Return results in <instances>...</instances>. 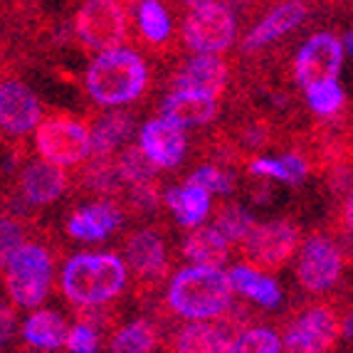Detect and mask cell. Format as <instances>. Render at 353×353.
I'll return each instance as SVG.
<instances>
[{
  "label": "cell",
  "mask_w": 353,
  "mask_h": 353,
  "mask_svg": "<svg viewBox=\"0 0 353 353\" xmlns=\"http://www.w3.org/2000/svg\"><path fill=\"white\" fill-rule=\"evenodd\" d=\"M129 270L114 252H77L59 272V289L77 309H92L124 294Z\"/></svg>",
  "instance_id": "cell-1"
},
{
  "label": "cell",
  "mask_w": 353,
  "mask_h": 353,
  "mask_svg": "<svg viewBox=\"0 0 353 353\" xmlns=\"http://www.w3.org/2000/svg\"><path fill=\"white\" fill-rule=\"evenodd\" d=\"M232 287L223 267L190 265L173 274L165 301L171 312L188 321H212L232 309Z\"/></svg>",
  "instance_id": "cell-2"
},
{
  "label": "cell",
  "mask_w": 353,
  "mask_h": 353,
  "mask_svg": "<svg viewBox=\"0 0 353 353\" xmlns=\"http://www.w3.org/2000/svg\"><path fill=\"white\" fill-rule=\"evenodd\" d=\"M87 92L99 106H124L148 87V65L129 48L104 50L87 70Z\"/></svg>",
  "instance_id": "cell-3"
},
{
  "label": "cell",
  "mask_w": 353,
  "mask_h": 353,
  "mask_svg": "<svg viewBox=\"0 0 353 353\" xmlns=\"http://www.w3.org/2000/svg\"><path fill=\"white\" fill-rule=\"evenodd\" d=\"M54 279V257L40 242H25L3 265V282L20 309H37L48 299Z\"/></svg>",
  "instance_id": "cell-4"
},
{
  "label": "cell",
  "mask_w": 353,
  "mask_h": 353,
  "mask_svg": "<svg viewBox=\"0 0 353 353\" xmlns=\"http://www.w3.org/2000/svg\"><path fill=\"white\" fill-rule=\"evenodd\" d=\"M32 131H35L37 156L48 163H54L59 168H74L92 156L87 121L72 117V114H48L37 121Z\"/></svg>",
  "instance_id": "cell-5"
},
{
  "label": "cell",
  "mask_w": 353,
  "mask_h": 353,
  "mask_svg": "<svg viewBox=\"0 0 353 353\" xmlns=\"http://www.w3.org/2000/svg\"><path fill=\"white\" fill-rule=\"evenodd\" d=\"M279 339L287 353H331L341 339V316L329 304L306 306L289 319Z\"/></svg>",
  "instance_id": "cell-6"
},
{
  "label": "cell",
  "mask_w": 353,
  "mask_h": 353,
  "mask_svg": "<svg viewBox=\"0 0 353 353\" xmlns=\"http://www.w3.org/2000/svg\"><path fill=\"white\" fill-rule=\"evenodd\" d=\"M74 32L94 52L121 48L129 35V10L121 0H84L74 15Z\"/></svg>",
  "instance_id": "cell-7"
},
{
  "label": "cell",
  "mask_w": 353,
  "mask_h": 353,
  "mask_svg": "<svg viewBox=\"0 0 353 353\" xmlns=\"http://www.w3.org/2000/svg\"><path fill=\"white\" fill-rule=\"evenodd\" d=\"M237 20L225 3H205L190 8L183 20V42L195 54H220L232 48Z\"/></svg>",
  "instance_id": "cell-8"
},
{
  "label": "cell",
  "mask_w": 353,
  "mask_h": 353,
  "mask_svg": "<svg viewBox=\"0 0 353 353\" xmlns=\"http://www.w3.org/2000/svg\"><path fill=\"white\" fill-rule=\"evenodd\" d=\"M301 245L299 228L289 220H272L250 230V235L240 242L245 265L262 272H277L294 257Z\"/></svg>",
  "instance_id": "cell-9"
},
{
  "label": "cell",
  "mask_w": 353,
  "mask_h": 353,
  "mask_svg": "<svg viewBox=\"0 0 353 353\" xmlns=\"http://www.w3.org/2000/svg\"><path fill=\"white\" fill-rule=\"evenodd\" d=\"M341 248L329 235L314 232L296 250V282L309 294H326L329 289L339 284L343 274Z\"/></svg>",
  "instance_id": "cell-10"
},
{
  "label": "cell",
  "mask_w": 353,
  "mask_h": 353,
  "mask_svg": "<svg viewBox=\"0 0 353 353\" xmlns=\"http://www.w3.org/2000/svg\"><path fill=\"white\" fill-rule=\"evenodd\" d=\"M341 37L334 32H316L304 42L294 59V79L301 89L336 79L343 65Z\"/></svg>",
  "instance_id": "cell-11"
},
{
  "label": "cell",
  "mask_w": 353,
  "mask_h": 353,
  "mask_svg": "<svg viewBox=\"0 0 353 353\" xmlns=\"http://www.w3.org/2000/svg\"><path fill=\"white\" fill-rule=\"evenodd\" d=\"M139 151L156 168H176L185 159L188 136H185V129L168 121L165 117L151 119L139 131Z\"/></svg>",
  "instance_id": "cell-12"
},
{
  "label": "cell",
  "mask_w": 353,
  "mask_h": 353,
  "mask_svg": "<svg viewBox=\"0 0 353 353\" xmlns=\"http://www.w3.org/2000/svg\"><path fill=\"white\" fill-rule=\"evenodd\" d=\"M42 119V104L28 84L18 79L0 82V131L8 136H25Z\"/></svg>",
  "instance_id": "cell-13"
},
{
  "label": "cell",
  "mask_w": 353,
  "mask_h": 353,
  "mask_svg": "<svg viewBox=\"0 0 353 353\" xmlns=\"http://www.w3.org/2000/svg\"><path fill=\"white\" fill-rule=\"evenodd\" d=\"M124 265L136 274L139 282H159L168 270L165 240L159 230L141 228L126 240Z\"/></svg>",
  "instance_id": "cell-14"
},
{
  "label": "cell",
  "mask_w": 353,
  "mask_h": 353,
  "mask_svg": "<svg viewBox=\"0 0 353 353\" xmlns=\"http://www.w3.org/2000/svg\"><path fill=\"white\" fill-rule=\"evenodd\" d=\"M70 176L48 161H32L23 168L18 181V195L28 208H48L65 195Z\"/></svg>",
  "instance_id": "cell-15"
},
{
  "label": "cell",
  "mask_w": 353,
  "mask_h": 353,
  "mask_svg": "<svg viewBox=\"0 0 353 353\" xmlns=\"http://www.w3.org/2000/svg\"><path fill=\"white\" fill-rule=\"evenodd\" d=\"M228 62L220 54H195L173 77V89H188L220 99L228 87Z\"/></svg>",
  "instance_id": "cell-16"
},
{
  "label": "cell",
  "mask_w": 353,
  "mask_h": 353,
  "mask_svg": "<svg viewBox=\"0 0 353 353\" xmlns=\"http://www.w3.org/2000/svg\"><path fill=\"white\" fill-rule=\"evenodd\" d=\"M306 12L309 10H306V6L301 0H287V3L277 6L250 30L245 42H242V50L245 52H257V50L267 48V45H272L279 37L289 35L292 30L304 23Z\"/></svg>",
  "instance_id": "cell-17"
},
{
  "label": "cell",
  "mask_w": 353,
  "mask_h": 353,
  "mask_svg": "<svg viewBox=\"0 0 353 353\" xmlns=\"http://www.w3.org/2000/svg\"><path fill=\"white\" fill-rule=\"evenodd\" d=\"M119 225H121L119 208L109 201H97L72 212L67 220V235L82 242H101L117 232Z\"/></svg>",
  "instance_id": "cell-18"
},
{
  "label": "cell",
  "mask_w": 353,
  "mask_h": 353,
  "mask_svg": "<svg viewBox=\"0 0 353 353\" xmlns=\"http://www.w3.org/2000/svg\"><path fill=\"white\" fill-rule=\"evenodd\" d=\"M218 114V99H210L198 92L188 89H173L161 104V117L178 124L181 129H195V126L210 124Z\"/></svg>",
  "instance_id": "cell-19"
},
{
  "label": "cell",
  "mask_w": 353,
  "mask_h": 353,
  "mask_svg": "<svg viewBox=\"0 0 353 353\" xmlns=\"http://www.w3.org/2000/svg\"><path fill=\"white\" fill-rule=\"evenodd\" d=\"M228 279L230 287H232V294L245 296V299L259 304L262 309H277L284 299L282 287L270 272H262L257 267L245 265V262L232 267L228 272Z\"/></svg>",
  "instance_id": "cell-20"
},
{
  "label": "cell",
  "mask_w": 353,
  "mask_h": 353,
  "mask_svg": "<svg viewBox=\"0 0 353 353\" xmlns=\"http://www.w3.org/2000/svg\"><path fill=\"white\" fill-rule=\"evenodd\" d=\"M232 326L190 321L173 336V353H230Z\"/></svg>",
  "instance_id": "cell-21"
},
{
  "label": "cell",
  "mask_w": 353,
  "mask_h": 353,
  "mask_svg": "<svg viewBox=\"0 0 353 353\" xmlns=\"http://www.w3.org/2000/svg\"><path fill=\"white\" fill-rule=\"evenodd\" d=\"M163 203L168 205V210L173 212V218L181 228H198L203 225V220L210 215L212 210V195L208 190H203L195 183H183V185H173L163 193Z\"/></svg>",
  "instance_id": "cell-22"
},
{
  "label": "cell",
  "mask_w": 353,
  "mask_h": 353,
  "mask_svg": "<svg viewBox=\"0 0 353 353\" xmlns=\"http://www.w3.org/2000/svg\"><path fill=\"white\" fill-rule=\"evenodd\" d=\"M67 321L59 312L52 309H37L25 319L23 329V341L35 351H57L65 346L67 339Z\"/></svg>",
  "instance_id": "cell-23"
},
{
  "label": "cell",
  "mask_w": 353,
  "mask_h": 353,
  "mask_svg": "<svg viewBox=\"0 0 353 353\" xmlns=\"http://www.w3.org/2000/svg\"><path fill=\"white\" fill-rule=\"evenodd\" d=\"M230 242L220 235L212 225H198L188 232L183 240L181 252L193 265H208V267H225L230 259Z\"/></svg>",
  "instance_id": "cell-24"
},
{
  "label": "cell",
  "mask_w": 353,
  "mask_h": 353,
  "mask_svg": "<svg viewBox=\"0 0 353 353\" xmlns=\"http://www.w3.org/2000/svg\"><path fill=\"white\" fill-rule=\"evenodd\" d=\"M134 131V117L126 112H106L97 119V124L89 129L92 139V156L94 159H106L114 156L119 148L129 141Z\"/></svg>",
  "instance_id": "cell-25"
},
{
  "label": "cell",
  "mask_w": 353,
  "mask_h": 353,
  "mask_svg": "<svg viewBox=\"0 0 353 353\" xmlns=\"http://www.w3.org/2000/svg\"><path fill=\"white\" fill-rule=\"evenodd\" d=\"M250 173L257 178H272V181H282L289 185H299L309 173V163L299 153H287V156H277V159L257 156L250 161Z\"/></svg>",
  "instance_id": "cell-26"
},
{
  "label": "cell",
  "mask_w": 353,
  "mask_h": 353,
  "mask_svg": "<svg viewBox=\"0 0 353 353\" xmlns=\"http://www.w3.org/2000/svg\"><path fill=\"white\" fill-rule=\"evenodd\" d=\"M136 28L141 32V37L148 45H165L171 40L173 25H171V15L165 10V6L161 0H139L136 6Z\"/></svg>",
  "instance_id": "cell-27"
},
{
  "label": "cell",
  "mask_w": 353,
  "mask_h": 353,
  "mask_svg": "<svg viewBox=\"0 0 353 353\" xmlns=\"http://www.w3.org/2000/svg\"><path fill=\"white\" fill-rule=\"evenodd\" d=\"M159 346V329L148 319H136L114 334L109 353H153Z\"/></svg>",
  "instance_id": "cell-28"
},
{
  "label": "cell",
  "mask_w": 353,
  "mask_h": 353,
  "mask_svg": "<svg viewBox=\"0 0 353 353\" xmlns=\"http://www.w3.org/2000/svg\"><path fill=\"white\" fill-rule=\"evenodd\" d=\"M114 163H117V171H119L121 183L129 185V188H136V185H151V183H156V171H159V168H156V165H153L151 161L139 151V146L124 148V151L114 159Z\"/></svg>",
  "instance_id": "cell-29"
},
{
  "label": "cell",
  "mask_w": 353,
  "mask_h": 353,
  "mask_svg": "<svg viewBox=\"0 0 353 353\" xmlns=\"http://www.w3.org/2000/svg\"><path fill=\"white\" fill-rule=\"evenodd\" d=\"M212 228L218 230L220 235L230 242V248H232V245H240V242L250 235V230L254 228V218L242 205L228 203V205L218 208Z\"/></svg>",
  "instance_id": "cell-30"
},
{
  "label": "cell",
  "mask_w": 353,
  "mask_h": 353,
  "mask_svg": "<svg viewBox=\"0 0 353 353\" xmlns=\"http://www.w3.org/2000/svg\"><path fill=\"white\" fill-rule=\"evenodd\" d=\"M230 353H282V339L270 326H250L232 336Z\"/></svg>",
  "instance_id": "cell-31"
},
{
  "label": "cell",
  "mask_w": 353,
  "mask_h": 353,
  "mask_svg": "<svg viewBox=\"0 0 353 353\" xmlns=\"http://www.w3.org/2000/svg\"><path fill=\"white\" fill-rule=\"evenodd\" d=\"M306 104L312 109L316 117H334L343 109L346 104V92L336 79H329V82H319L306 87Z\"/></svg>",
  "instance_id": "cell-32"
},
{
  "label": "cell",
  "mask_w": 353,
  "mask_h": 353,
  "mask_svg": "<svg viewBox=\"0 0 353 353\" xmlns=\"http://www.w3.org/2000/svg\"><path fill=\"white\" fill-rule=\"evenodd\" d=\"M65 346L70 353H97L99 351L101 334H99V329H97L94 321L82 319V321H77L74 326H70V329H67Z\"/></svg>",
  "instance_id": "cell-33"
},
{
  "label": "cell",
  "mask_w": 353,
  "mask_h": 353,
  "mask_svg": "<svg viewBox=\"0 0 353 353\" xmlns=\"http://www.w3.org/2000/svg\"><path fill=\"white\" fill-rule=\"evenodd\" d=\"M188 183L201 185L203 190H208L210 195H230L235 188V181L228 171L218 168V165H201L190 173Z\"/></svg>",
  "instance_id": "cell-34"
},
{
  "label": "cell",
  "mask_w": 353,
  "mask_h": 353,
  "mask_svg": "<svg viewBox=\"0 0 353 353\" xmlns=\"http://www.w3.org/2000/svg\"><path fill=\"white\" fill-rule=\"evenodd\" d=\"M28 242V232L20 220L10 218V215H0V270L6 265L10 254Z\"/></svg>",
  "instance_id": "cell-35"
},
{
  "label": "cell",
  "mask_w": 353,
  "mask_h": 353,
  "mask_svg": "<svg viewBox=\"0 0 353 353\" xmlns=\"http://www.w3.org/2000/svg\"><path fill=\"white\" fill-rule=\"evenodd\" d=\"M15 309H12V304H8V301L0 299V351L10 343L12 334H15Z\"/></svg>",
  "instance_id": "cell-36"
},
{
  "label": "cell",
  "mask_w": 353,
  "mask_h": 353,
  "mask_svg": "<svg viewBox=\"0 0 353 353\" xmlns=\"http://www.w3.org/2000/svg\"><path fill=\"white\" fill-rule=\"evenodd\" d=\"M181 3H183V6H185V8H188V10H190V8L205 6V3H215V0H181Z\"/></svg>",
  "instance_id": "cell-37"
},
{
  "label": "cell",
  "mask_w": 353,
  "mask_h": 353,
  "mask_svg": "<svg viewBox=\"0 0 353 353\" xmlns=\"http://www.w3.org/2000/svg\"><path fill=\"white\" fill-rule=\"evenodd\" d=\"M351 50H353V37H351V32H346V35H343V52L351 54Z\"/></svg>",
  "instance_id": "cell-38"
}]
</instances>
